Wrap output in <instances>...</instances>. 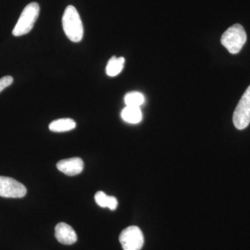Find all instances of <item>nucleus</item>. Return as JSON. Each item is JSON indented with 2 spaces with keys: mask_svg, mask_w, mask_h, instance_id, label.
Returning a JSON list of instances; mask_svg holds the SVG:
<instances>
[{
  "mask_svg": "<svg viewBox=\"0 0 250 250\" xmlns=\"http://www.w3.org/2000/svg\"><path fill=\"white\" fill-rule=\"evenodd\" d=\"M62 28L67 37L74 42L83 39V27L80 14L75 6H67L62 18Z\"/></svg>",
  "mask_w": 250,
  "mask_h": 250,
  "instance_id": "obj_1",
  "label": "nucleus"
},
{
  "mask_svg": "<svg viewBox=\"0 0 250 250\" xmlns=\"http://www.w3.org/2000/svg\"><path fill=\"white\" fill-rule=\"evenodd\" d=\"M247 41V34L243 26L233 24L224 32L221 37V43L230 53L238 54Z\"/></svg>",
  "mask_w": 250,
  "mask_h": 250,
  "instance_id": "obj_2",
  "label": "nucleus"
},
{
  "mask_svg": "<svg viewBox=\"0 0 250 250\" xmlns=\"http://www.w3.org/2000/svg\"><path fill=\"white\" fill-rule=\"evenodd\" d=\"M40 13V6L36 2H31L23 9L18 22L13 30V35L21 36L30 32L37 21Z\"/></svg>",
  "mask_w": 250,
  "mask_h": 250,
  "instance_id": "obj_3",
  "label": "nucleus"
},
{
  "mask_svg": "<svg viewBox=\"0 0 250 250\" xmlns=\"http://www.w3.org/2000/svg\"><path fill=\"white\" fill-rule=\"evenodd\" d=\"M233 123L235 127L239 130L246 129L250 125V85L237 105L233 115Z\"/></svg>",
  "mask_w": 250,
  "mask_h": 250,
  "instance_id": "obj_4",
  "label": "nucleus"
},
{
  "mask_svg": "<svg viewBox=\"0 0 250 250\" xmlns=\"http://www.w3.org/2000/svg\"><path fill=\"white\" fill-rule=\"evenodd\" d=\"M119 241L124 250H141L144 245V236L141 229L130 226L122 231Z\"/></svg>",
  "mask_w": 250,
  "mask_h": 250,
  "instance_id": "obj_5",
  "label": "nucleus"
},
{
  "mask_svg": "<svg viewBox=\"0 0 250 250\" xmlns=\"http://www.w3.org/2000/svg\"><path fill=\"white\" fill-rule=\"evenodd\" d=\"M27 188L16 179L0 176V196L8 198H21L25 196Z\"/></svg>",
  "mask_w": 250,
  "mask_h": 250,
  "instance_id": "obj_6",
  "label": "nucleus"
},
{
  "mask_svg": "<svg viewBox=\"0 0 250 250\" xmlns=\"http://www.w3.org/2000/svg\"><path fill=\"white\" fill-rule=\"evenodd\" d=\"M83 161L79 157L70 158L59 161L57 164L59 171L67 176H75L83 170Z\"/></svg>",
  "mask_w": 250,
  "mask_h": 250,
  "instance_id": "obj_7",
  "label": "nucleus"
},
{
  "mask_svg": "<svg viewBox=\"0 0 250 250\" xmlns=\"http://www.w3.org/2000/svg\"><path fill=\"white\" fill-rule=\"evenodd\" d=\"M55 237L59 243L63 245H72L77 241V233L70 225L60 223L56 226Z\"/></svg>",
  "mask_w": 250,
  "mask_h": 250,
  "instance_id": "obj_8",
  "label": "nucleus"
},
{
  "mask_svg": "<svg viewBox=\"0 0 250 250\" xmlns=\"http://www.w3.org/2000/svg\"><path fill=\"white\" fill-rule=\"evenodd\" d=\"M123 121L130 124H137L142 121L143 116L141 108L138 106H126L121 112Z\"/></svg>",
  "mask_w": 250,
  "mask_h": 250,
  "instance_id": "obj_9",
  "label": "nucleus"
},
{
  "mask_svg": "<svg viewBox=\"0 0 250 250\" xmlns=\"http://www.w3.org/2000/svg\"><path fill=\"white\" fill-rule=\"evenodd\" d=\"M76 126V123L71 118H62L52 121L49 125V129L53 132H65L75 129Z\"/></svg>",
  "mask_w": 250,
  "mask_h": 250,
  "instance_id": "obj_10",
  "label": "nucleus"
},
{
  "mask_svg": "<svg viewBox=\"0 0 250 250\" xmlns=\"http://www.w3.org/2000/svg\"><path fill=\"white\" fill-rule=\"evenodd\" d=\"M95 200L97 205L103 208H109L110 210H115L118 207V200L116 197L108 196L103 191H98L95 195Z\"/></svg>",
  "mask_w": 250,
  "mask_h": 250,
  "instance_id": "obj_11",
  "label": "nucleus"
},
{
  "mask_svg": "<svg viewBox=\"0 0 250 250\" xmlns=\"http://www.w3.org/2000/svg\"><path fill=\"white\" fill-rule=\"evenodd\" d=\"M124 57H113L108 61L107 65L106 67V75L109 77H116L121 73L124 67L125 64Z\"/></svg>",
  "mask_w": 250,
  "mask_h": 250,
  "instance_id": "obj_12",
  "label": "nucleus"
},
{
  "mask_svg": "<svg viewBox=\"0 0 250 250\" xmlns=\"http://www.w3.org/2000/svg\"><path fill=\"white\" fill-rule=\"evenodd\" d=\"M125 103L126 106L140 107L145 103V97L139 92H130L125 95Z\"/></svg>",
  "mask_w": 250,
  "mask_h": 250,
  "instance_id": "obj_13",
  "label": "nucleus"
},
{
  "mask_svg": "<svg viewBox=\"0 0 250 250\" xmlns=\"http://www.w3.org/2000/svg\"><path fill=\"white\" fill-rule=\"evenodd\" d=\"M14 78L11 76H5L0 79V93L10 85L12 84Z\"/></svg>",
  "mask_w": 250,
  "mask_h": 250,
  "instance_id": "obj_14",
  "label": "nucleus"
}]
</instances>
